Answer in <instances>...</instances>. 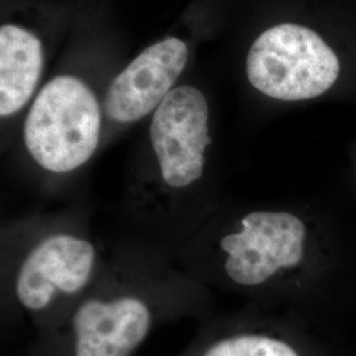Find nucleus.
I'll list each match as a JSON object with an SVG mask.
<instances>
[{"label": "nucleus", "mask_w": 356, "mask_h": 356, "mask_svg": "<svg viewBox=\"0 0 356 356\" xmlns=\"http://www.w3.org/2000/svg\"><path fill=\"white\" fill-rule=\"evenodd\" d=\"M226 286L312 322L356 294V244L330 213L313 204H273L234 211L214 244Z\"/></svg>", "instance_id": "1"}, {"label": "nucleus", "mask_w": 356, "mask_h": 356, "mask_svg": "<svg viewBox=\"0 0 356 356\" xmlns=\"http://www.w3.org/2000/svg\"><path fill=\"white\" fill-rule=\"evenodd\" d=\"M99 252L89 238L56 231L32 244L20 260L13 279L17 305L38 321L40 332L58 318L63 304L89 288Z\"/></svg>", "instance_id": "5"}, {"label": "nucleus", "mask_w": 356, "mask_h": 356, "mask_svg": "<svg viewBox=\"0 0 356 356\" xmlns=\"http://www.w3.org/2000/svg\"><path fill=\"white\" fill-rule=\"evenodd\" d=\"M103 119V104L83 79L53 76L28 106L23 124L26 151L48 173H73L98 151Z\"/></svg>", "instance_id": "3"}, {"label": "nucleus", "mask_w": 356, "mask_h": 356, "mask_svg": "<svg viewBox=\"0 0 356 356\" xmlns=\"http://www.w3.org/2000/svg\"><path fill=\"white\" fill-rule=\"evenodd\" d=\"M337 20V19H335ZM330 16L285 20L263 29L245 56V76L260 95L284 104L346 97L356 90V33Z\"/></svg>", "instance_id": "2"}, {"label": "nucleus", "mask_w": 356, "mask_h": 356, "mask_svg": "<svg viewBox=\"0 0 356 356\" xmlns=\"http://www.w3.org/2000/svg\"><path fill=\"white\" fill-rule=\"evenodd\" d=\"M188 61L189 47L182 38H163L145 48L108 85L104 118L128 126L152 115L176 88Z\"/></svg>", "instance_id": "8"}, {"label": "nucleus", "mask_w": 356, "mask_h": 356, "mask_svg": "<svg viewBox=\"0 0 356 356\" xmlns=\"http://www.w3.org/2000/svg\"><path fill=\"white\" fill-rule=\"evenodd\" d=\"M149 143L163 191L182 195L204 176L213 144L210 108L204 92L179 85L151 115Z\"/></svg>", "instance_id": "6"}, {"label": "nucleus", "mask_w": 356, "mask_h": 356, "mask_svg": "<svg viewBox=\"0 0 356 356\" xmlns=\"http://www.w3.org/2000/svg\"><path fill=\"white\" fill-rule=\"evenodd\" d=\"M179 356H334L305 321L266 310L207 325Z\"/></svg>", "instance_id": "7"}, {"label": "nucleus", "mask_w": 356, "mask_h": 356, "mask_svg": "<svg viewBox=\"0 0 356 356\" xmlns=\"http://www.w3.org/2000/svg\"><path fill=\"white\" fill-rule=\"evenodd\" d=\"M166 318L159 302L138 291L79 298L40 334L33 356H135Z\"/></svg>", "instance_id": "4"}, {"label": "nucleus", "mask_w": 356, "mask_h": 356, "mask_svg": "<svg viewBox=\"0 0 356 356\" xmlns=\"http://www.w3.org/2000/svg\"><path fill=\"white\" fill-rule=\"evenodd\" d=\"M44 69V48L31 29L7 23L0 28V116L10 119L38 94Z\"/></svg>", "instance_id": "9"}, {"label": "nucleus", "mask_w": 356, "mask_h": 356, "mask_svg": "<svg viewBox=\"0 0 356 356\" xmlns=\"http://www.w3.org/2000/svg\"><path fill=\"white\" fill-rule=\"evenodd\" d=\"M351 173H353V179L356 188V141L351 148Z\"/></svg>", "instance_id": "10"}]
</instances>
